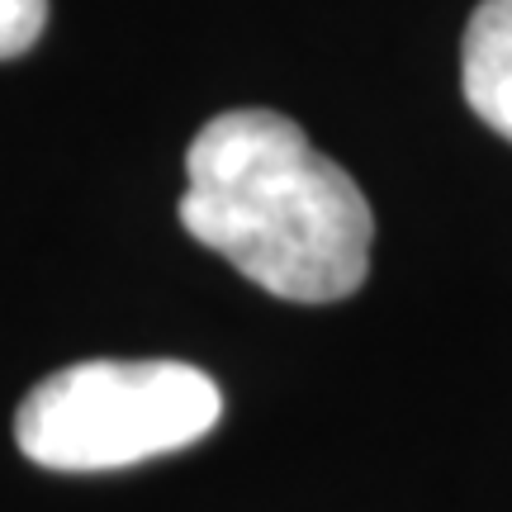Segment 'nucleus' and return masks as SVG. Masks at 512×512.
Returning <instances> with one entry per match:
<instances>
[{"mask_svg": "<svg viewBox=\"0 0 512 512\" xmlns=\"http://www.w3.org/2000/svg\"><path fill=\"white\" fill-rule=\"evenodd\" d=\"M181 223L290 304H337L370 275L375 214L361 185L275 110H228L195 133Z\"/></svg>", "mask_w": 512, "mask_h": 512, "instance_id": "nucleus-1", "label": "nucleus"}, {"mask_svg": "<svg viewBox=\"0 0 512 512\" xmlns=\"http://www.w3.org/2000/svg\"><path fill=\"white\" fill-rule=\"evenodd\" d=\"M223 394L185 361H76L29 389L19 451L43 470L91 475L195 446L219 427Z\"/></svg>", "mask_w": 512, "mask_h": 512, "instance_id": "nucleus-2", "label": "nucleus"}, {"mask_svg": "<svg viewBox=\"0 0 512 512\" xmlns=\"http://www.w3.org/2000/svg\"><path fill=\"white\" fill-rule=\"evenodd\" d=\"M460 81L470 110L512 143V0L475 5L460 43Z\"/></svg>", "mask_w": 512, "mask_h": 512, "instance_id": "nucleus-3", "label": "nucleus"}, {"mask_svg": "<svg viewBox=\"0 0 512 512\" xmlns=\"http://www.w3.org/2000/svg\"><path fill=\"white\" fill-rule=\"evenodd\" d=\"M48 24V0H0V62L29 53Z\"/></svg>", "mask_w": 512, "mask_h": 512, "instance_id": "nucleus-4", "label": "nucleus"}]
</instances>
